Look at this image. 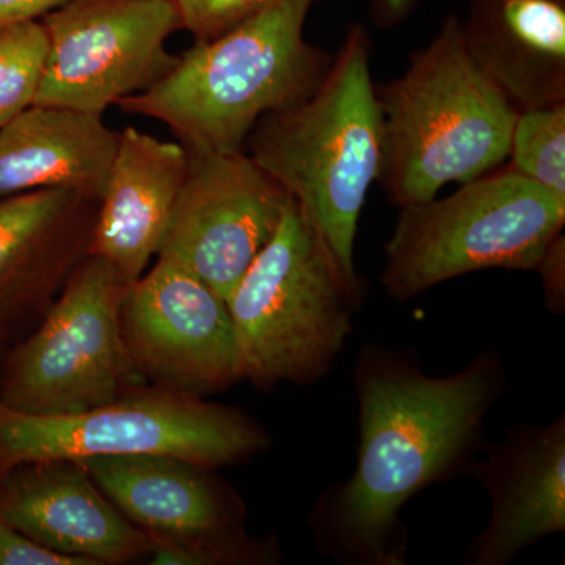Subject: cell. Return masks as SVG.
<instances>
[{
    "label": "cell",
    "mask_w": 565,
    "mask_h": 565,
    "mask_svg": "<svg viewBox=\"0 0 565 565\" xmlns=\"http://www.w3.org/2000/svg\"><path fill=\"white\" fill-rule=\"evenodd\" d=\"M371 52L367 29L351 25L318 90L297 106L264 115L244 145L355 281H362L355 266L360 217L382 161Z\"/></svg>",
    "instance_id": "obj_3"
},
{
    "label": "cell",
    "mask_w": 565,
    "mask_h": 565,
    "mask_svg": "<svg viewBox=\"0 0 565 565\" xmlns=\"http://www.w3.org/2000/svg\"><path fill=\"white\" fill-rule=\"evenodd\" d=\"M291 196L245 151L191 154L158 258L226 300L273 239Z\"/></svg>",
    "instance_id": "obj_11"
},
{
    "label": "cell",
    "mask_w": 565,
    "mask_h": 565,
    "mask_svg": "<svg viewBox=\"0 0 565 565\" xmlns=\"http://www.w3.org/2000/svg\"><path fill=\"white\" fill-rule=\"evenodd\" d=\"M542 275L546 310L561 316L565 311V239L561 233L546 247L541 262L535 267Z\"/></svg>",
    "instance_id": "obj_23"
},
{
    "label": "cell",
    "mask_w": 565,
    "mask_h": 565,
    "mask_svg": "<svg viewBox=\"0 0 565 565\" xmlns=\"http://www.w3.org/2000/svg\"><path fill=\"white\" fill-rule=\"evenodd\" d=\"M98 203L71 189L0 200V303L76 269L88 255Z\"/></svg>",
    "instance_id": "obj_18"
},
{
    "label": "cell",
    "mask_w": 565,
    "mask_h": 565,
    "mask_svg": "<svg viewBox=\"0 0 565 565\" xmlns=\"http://www.w3.org/2000/svg\"><path fill=\"white\" fill-rule=\"evenodd\" d=\"M120 326L147 384L200 396L244 379L226 300L178 264L158 259L126 286Z\"/></svg>",
    "instance_id": "obj_12"
},
{
    "label": "cell",
    "mask_w": 565,
    "mask_h": 565,
    "mask_svg": "<svg viewBox=\"0 0 565 565\" xmlns=\"http://www.w3.org/2000/svg\"><path fill=\"white\" fill-rule=\"evenodd\" d=\"M382 114L377 182L396 207L492 172L511 150L519 109L476 65L462 18L448 14L403 76L375 87Z\"/></svg>",
    "instance_id": "obj_4"
},
{
    "label": "cell",
    "mask_w": 565,
    "mask_h": 565,
    "mask_svg": "<svg viewBox=\"0 0 565 565\" xmlns=\"http://www.w3.org/2000/svg\"><path fill=\"white\" fill-rule=\"evenodd\" d=\"M273 446L239 408L145 385L74 415L20 414L0 404V471L43 460L166 456L210 468L245 462Z\"/></svg>",
    "instance_id": "obj_7"
},
{
    "label": "cell",
    "mask_w": 565,
    "mask_h": 565,
    "mask_svg": "<svg viewBox=\"0 0 565 565\" xmlns=\"http://www.w3.org/2000/svg\"><path fill=\"white\" fill-rule=\"evenodd\" d=\"M318 0H273L228 32L195 44L150 90L118 106L169 126L191 154L244 151L264 115L310 98L333 55L308 43Z\"/></svg>",
    "instance_id": "obj_2"
},
{
    "label": "cell",
    "mask_w": 565,
    "mask_h": 565,
    "mask_svg": "<svg viewBox=\"0 0 565 565\" xmlns=\"http://www.w3.org/2000/svg\"><path fill=\"white\" fill-rule=\"evenodd\" d=\"M362 303L363 282L345 274L289 199L273 239L226 297L244 379L262 390L318 384L343 353Z\"/></svg>",
    "instance_id": "obj_5"
},
{
    "label": "cell",
    "mask_w": 565,
    "mask_h": 565,
    "mask_svg": "<svg viewBox=\"0 0 565 565\" xmlns=\"http://www.w3.org/2000/svg\"><path fill=\"white\" fill-rule=\"evenodd\" d=\"M182 25L195 41L217 39L234 25L258 13L273 0H173Z\"/></svg>",
    "instance_id": "obj_21"
},
{
    "label": "cell",
    "mask_w": 565,
    "mask_h": 565,
    "mask_svg": "<svg viewBox=\"0 0 565 565\" xmlns=\"http://www.w3.org/2000/svg\"><path fill=\"white\" fill-rule=\"evenodd\" d=\"M125 289L109 263L85 256L40 329L10 356L0 404L20 414L74 415L147 385L122 340Z\"/></svg>",
    "instance_id": "obj_8"
},
{
    "label": "cell",
    "mask_w": 565,
    "mask_h": 565,
    "mask_svg": "<svg viewBox=\"0 0 565 565\" xmlns=\"http://www.w3.org/2000/svg\"><path fill=\"white\" fill-rule=\"evenodd\" d=\"M0 522L93 564L151 553L152 541L107 500L79 460L17 465L0 476Z\"/></svg>",
    "instance_id": "obj_14"
},
{
    "label": "cell",
    "mask_w": 565,
    "mask_h": 565,
    "mask_svg": "<svg viewBox=\"0 0 565 565\" xmlns=\"http://www.w3.org/2000/svg\"><path fill=\"white\" fill-rule=\"evenodd\" d=\"M509 169L565 203V103L520 110Z\"/></svg>",
    "instance_id": "obj_19"
},
{
    "label": "cell",
    "mask_w": 565,
    "mask_h": 565,
    "mask_svg": "<svg viewBox=\"0 0 565 565\" xmlns=\"http://www.w3.org/2000/svg\"><path fill=\"white\" fill-rule=\"evenodd\" d=\"M70 0H0V28L43 20Z\"/></svg>",
    "instance_id": "obj_24"
},
{
    "label": "cell",
    "mask_w": 565,
    "mask_h": 565,
    "mask_svg": "<svg viewBox=\"0 0 565 565\" xmlns=\"http://www.w3.org/2000/svg\"><path fill=\"white\" fill-rule=\"evenodd\" d=\"M0 476H2V471H0Z\"/></svg>",
    "instance_id": "obj_26"
},
{
    "label": "cell",
    "mask_w": 565,
    "mask_h": 565,
    "mask_svg": "<svg viewBox=\"0 0 565 565\" xmlns=\"http://www.w3.org/2000/svg\"><path fill=\"white\" fill-rule=\"evenodd\" d=\"M416 0H371V14L379 28H393L407 20Z\"/></svg>",
    "instance_id": "obj_25"
},
{
    "label": "cell",
    "mask_w": 565,
    "mask_h": 565,
    "mask_svg": "<svg viewBox=\"0 0 565 565\" xmlns=\"http://www.w3.org/2000/svg\"><path fill=\"white\" fill-rule=\"evenodd\" d=\"M0 565H96L84 557L63 555L0 522Z\"/></svg>",
    "instance_id": "obj_22"
},
{
    "label": "cell",
    "mask_w": 565,
    "mask_h": 565,
    "mask_svg": "<svg viewBox=\"0 0 565 565\" xmlns=\"http://www.w3.org/2000/svg\"><path fill=\"white\" fill-rule=\"evenodd\" d=\"M490 498L489 523L465 548L463 565H509L520 553L565 533V416L515 424L484 444L471 465Z\"/></svg>",
    "instance_id": "obj_13"
},
{
    "label": "cell",
    "mask_w": 565,
    "mask_h": 565,
    "mask_svg": "<svg viewBox=\"0 0 565 565\" xmlns=\"http://www.w3.org/2000/svg\"><path fill=\"white\" fill-rule=\"evenodd\" d=\"M188 167L189 152L181 143L134 126L120 132L88 255L109 263L126 286L139 280L158 255Z\"/></svg>",
    "instance_id": "obj_15"
},
{
    "label": "cell",
    "mask_w": 565,
    "mask_h": 565,
    "mask_svg": "<svg viewBox=\"0 0 565 565\" xmlns=\"http://www.w3.org/2000/svg\"><path fill=\"white\" fill-rule=\"evenodd\" d=\"M50 55L41 21L0 28V128L35 106Z\"/></svg>",
    "instance_id": "obj_20"
},
{
    "label": "cell",
    "mask_w": 565,
    "mask_h": 565,
    "mask_svg": "<svg viewBox=\"0 0 565 565\" xmlns=\"http://www.w3.org/2000/svg\"><path fill=\"white\" fill-rule=\"evenodd\" d=\"M460 185L401 207L381 275L397 302L479 270H535L563 233L565 203L512 169Z\"/></svg>",
    "instance_id": "obj_6"
},
{
    "label": "cell",
    "mask_w": 565,
    "mask_h": 565,
    "mask_svg": "<svg viewBox=\"0 0 565 565\" xmlns=\"http://www.w3.org/2000/svg\"><path fill=\"white\" fill-rule=\"evenodd\" d=\"M93 481L134 526L152 541V564H273V539L245 531L239 494L215 468L166 456H109L79 460Z\"/></svg>",
    "instance_id": "obj_9"
},
{
    "label": "cell",
    "mask_w": 565,
    "mask_h": 565,
    "mask_svg": "<svg viewBox=\"0 0 565 565\" xmlns=\"http://www.w3.org/2000/svg\"><path fill=\"white\" fill-rule=\"evenodd\" d=\"M50 55L35 106L104 115L177 66L167 41L181 29L173 0H70L41 20Z\"/></svg>",
    "instance_id": "obj_10"
},
{
    "label": "cell",
    "mask_w": 565,
    "mask_h": 565,
    "mask_svg": "<svg viewBox=\"0 0 565 565\" xmlns=\"http://www.w3.org/2000/svg\"><path fill=\"white\" fill-rule=\"evenodd\" d=\"M120 132L103 115L32 106L0 128V200L39 189L102 199Z\"/></svg>",
    "instance_id": "obj_17"
},
{
    "label": "cell",
    "mask_w": 565,
    "mask_h": 565,
    "mask_svg": "<svg viewBox=\"0 0 565 565\" xmlns=\"http://www.w3.org/2000/svg\"><path fill=\"white\" fill-rule=\"evenodd\" d=\"M462 36L516 109L565 103V0H470Z\"/></svg>",
    "instance_id": "obj_16"
},
{
    "label": "cell",
    "mask_w": 565,
    "mask_h": 565,
    "mask_svg": "<svg viewBox=\"0 0 565 565\" xmlns=\"http://www.w3.org/2000/svg\"><path fill=\"white\" fill-rule=\"evenodd\" d=\"M508 385L494 349L434 377L414 351L363 345L353 364L355 468L327 486L308 515L319 555L341 565L407 564L401 512L427 487L470 473L486 444L487 415Z\"/></svg>",
    "instance_id": "obj_1"
}]
</instances>
